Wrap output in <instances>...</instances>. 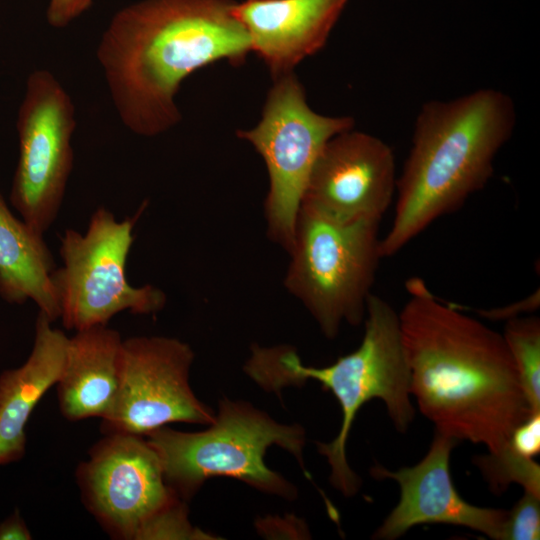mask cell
I'll list each match as a JSON object with an SVG mask.
<instances>
[{"label":"cell","instance_id":"obj_1","mask_svg":"<svg viewBox=\"0 0 540 540\" xmlns=\"http://www.w3.org/2000/svg\"><path fill=\"white\" fill-rule=\"evenodd\" d=\"M406 289L398 315L419 411L457 442L504 453L514 428L535 412L503 335L438 299L418 277Z\"/></svg>","mask_w":540,"mask_h":540},{"label":"cell","instance_id":"obj_2","mask_svg":"<svg viewBox=\"0 0 540 540\" xmlns=\"http://www.w3.org/2000/svg\"><path fill=\"white\" fill-rule=\"evenodd\" d=\"M233 0H139L119 9L96 55L115 109L132 133L153 137L181 120L175 96L193 72L242 64L250 38Z\"/></svg>","mask_w":540,"mask_h":540},{"label":"cell","instance_id":"obj_3","mask_svg":"<svg viewBox=\"0 0 540 540\" xmlns=\"http://www.w3.org/2000/svg\"><path fill=\"white\" fill-rule=\"evenodd\" d=\"M515 123L512 98L496 89L423 105L397 178L394 217L381 238L382 258L397 254L488 183L496 155L512 136Z\"/></svg>","mask_w":540,"mask_h":540},{"label":"cell","instance_id":"obj_4","mask_svg":"<svg viewBox=\"0 0 540 540\" xmlns=\"http://www.w3.org/2000/svg\"><path fill=\"white\" fill-rule=\"evenodd\" d=\"M364 335L359 347L329 366L316 368L301 363L293 348L255 345L246 372L266 390L316 380L332 392L342 411L341 428L329 443L317 442L331 468L330 482L346 497L354 496L360 478L346 459V443L361 407L380 399L398 432H406L415 416L410 374L402 343L398 312L382 297L371 294L364 316Z\"/></svg>","mask_w":540,"mask_h":540},{"label":"cell","instance_id":"obj_5","mask_svg":"<svg viewBox=\"0 0 540 540\" xmlns=\"http://www.w3.org/2000/svg\"><path fill=\"white\" fill-rule=\"evenodd\" d=\"M145 438L160 458L167 484L183 500L193 497L213 476L235 478L260 491L294 499L296 488L264 461L273 444L290 452L311 479L303 461V428L280 424L243 401L220 400L214 421L204 431L163 426Z\"/></svg>","mask_w":540,"mask_h":540},{"label":"cell","instance_id":"obj_6","mask_svg":"<svg viewBox=\"0 0 540 540\" xmlns=\"http://www.w3.org/2000/svg\"><path fill=\"white\" fill-rule=\"evenodd\" d=\"M380 223L333 221L300 206L284 286L327 338L364 320L382 259Z\"/></svg>","mask_w":540,"mask_h":540},{"label":"cell","instance_id":"obj_7","mask_svg":"<svg viewBox=\"0 0 540 540\" xmlns=\"http://www.w3.org/2000/svg\"><path fill=\"white\" fill-rule=\"evenodd\" d=\"M137 217L118 221L105 207L91 215L82 234L66 229L60 238L63 266L52 274L60 319L68 330L107 325L122 312L154 314L166 304L156 286H132L126 276Z\"/></svg>","mask_w":540,"mask_h":540},{"label":"cell","instance_id":"obj_8","mask_svg":"<svg viewBox=\"0 0 540 540\" xmlns=\"http://www.w3.org/2000/svg\"><path fill=\"white\" fill-rule=\"evenodd\" d=\"M349 116H325L313 111L293 72L274 78L259 123L237 136L252 144L269 176L264 204L267 233L290 251L296 220L312 167L327 141L352 129Z\"/></svg>","mask_w":540,"mask_h":540},{"label":"cell","instance_id":"obj_9","mask_svg":"<svg viewBox=\"0 0 540 540\" xmlns=\"http://www.w3.org/2000/svg\"><path fill=\"white\" fill-rule=\"evenodd\" d=\"M75 106L46 69L32 71L18 109L19 155L10 202L21 219L44 234L61 209L73 168Z\"/></svg>","mask_w":540,"mask_h":540},{"label":"cell","instance_id":"obj_10","mask_svg":"<svg viewBox=\"0 0 540 540\" xmlns=\"http://www.w3.org/2000/svg\"><path fill=\"white\" fill-rule=\"evenodd\" d=\"M191 347L176 338L136 336L122 341L117 394L102 418L105 434L147 436L173 422L210 425L213 411L189 384Z\"/></svg>","mask_w":540,"mask_h":540},{"label":"cell","instance_id":"obj_11","mask_svg":"<svg viewBox=\"0 0 540 540\" xmlns=\"http://www.w3.org/2000/svg\"><path fill=\"white\" fill-rule=\"evenodd\" d=\"M76 478L84 505L117 539L137 540L150 521L181 499L144 436L106 434L78 466Z\"/></svg>","mask_w":540,"mask_h":540},{"label":"cell","instance_id":"obj_12","mask_svg":"<svg viewBox=\"0 0 540 540\" xmlns=\"http://www.w3.org/2000/svg\"><path fill=\"white\" fill-rule=\"evenodd\" d=\"M391 147L353 128L330 138L310 172L301 205L338 222L381 221L396 193Z\"/></svg>","mask_w":540,"mask_h":540},{"label":"cell","instance_id":"obj_13","mask_svg":"<svg viewBox=\"0 0 540 540\" xmlns=\"http://www.w3.org/2000/svg\"><path fill=\"white\" fill-rule=\"evenodd\" d=\"M457 444L435 431L424 458L411 467L395 471L381 465L371 468L378 479H392L400 499L373 534L377 540H394L419 524H449L475 530L494 540H505L509 511L472 505L454 487L450 454Z\"/></svg>","mask_w":540,"mask_h":540},{"label":"cell","instance_id":"obj_14","mask_svg":"<svg viewBox=\"0 0 540 540\" xmlns=\"http://www.w3.org/2000/svg\"><path fill=\"white\" fill-rule=\"evenodd\" d=\"M349 0H244L233 14L273 79L320 51Z\"/></svg>","mask_w":540,"mask_h":540},{"label":"cell","instance_id":"obj_15","mask_svg":"<svg viewBox=\"0 0 540 540\" xmlns=\"http://www.w3.org/2000/svg\"><path fill=\"white\" fill-rule=\"evenodd\" d=\"M39 311L31 353L18 368L0 375V465L19 461L26 450L25 427L44 394L58 382L68 337Z\"/></svg>","mask_w":540,"mask_h":540},{"label":"cell","instance_id":"obj_16","mask_svg":"<svg viewBox=\"0 0 540 540\" xmlns=\"http://www.w3.org/2000/svg\"><path fill=\"white\" fill-rule=\"evenodd\" d=\"M122 338L107 325L76 331L69 338L61 376L56 383L59 409L70 421L104 418L119 385Z\"/></svg>","mask_w":540,"mask_h":540},{"label":"cell","instance_id":"obj_17","mask_svg":"<svg viewBox=\"0 0 540 540\" xmlns=\"http://www.w3.org/2000/svg\"><path fill=\"white\" fill-rule=\"evenodd\" d=\"M55 269L44 234L17 218L0 193V296L11 304L32 300L54 322L60 317Z\"/></svg>","mask_w":540,"mask_h":540},{"label":"cell","instance_id":"obj_18","mask_svg":"<svg viewBox=\"0 0 540 540\" xmlns=\"http://www.w3.org/2000/svg\"><path fill=\"white\" fill-rule=\"evenodd\" d=\"M533 412H540V319L519 316L506 321L502 334Z\"/></svg>","mask_w":540,"mask_h":540},{"label":"cell","instance_id":"obj_19","mask_svg":"<svg viewBox=\"0 0 540 540\" xmlns=\"http://www.w3.org/2000/svg\"><path fill=\"white\" fill-rule=\"evenodd\" d=\"M489 488L494 493L504 492L511 483H517L524 491L540 497V466L533 459L515 454L509 447L499 456L491 454L474 458Z\"/></svg>","mask_w":540,"mask_h":540},{"label":"cell","instance_id":"obj_20","mask_svg":"<svg viewBox=\"0 0 540 540\" xmlns=\"http://www.w3.org/2000/svg\"><path fill=\"white\" fill-rule=\"evenodd\" d=\"M540 538V497L524 491L509 511L505 540H538Z\"/></svg>","mask_w":540,"mask_h":540},{"label":"cell","instance_id":"obj_21","mask_svg":"<svg viewBox=\"0 0 540 540\" xmlns=\"http://www.w3.org/2000/svg\"><path fill=\"white\" fill-rule=\"evenodd\" d=\"M508 445L523 458L533 459L540 453V412L532 413L512 431Z\"/></svg>","mask_w":540,"mask_h":540},{"label":"cell","instance_id":"obj_22","mask_svg":"<svg viewBox=\"0 0 540 540\" xmlns=\"http://www.w3.org/2000/svg\"><path fill=\"white\" fill-rule=\"evenodd\" d=\"M93 2L94 0H49L46 20L53 28H65L85 13Z\"/></svg>","mask_w":540,"mask_h":540},{"label":"cell","instance_id":"obj_23","mask_svg":"<svg viewBox=\"0 0 540 540\" xmlns=\"http://www.w3.org/2000/svg\"><path fill=\"white\" fill-rule=\"evenodd\" d=\"M539 305L540 294L539 289H537L535 292L520 301L513 302L500 308L479 310L478 314L491 320L508 321L510 319L522 316L524 313L535 311L539 308Z\"/></svg>","mask_w":540,"mask_h":540},{"label":"cell","instance_id":"obj_24","mask_svg":"<svg viewBox=\"0 0 540 540\" xmlns=\"http://www.w3.org/2000/svg\"><path fill=\"white\" fill-rule=\"evenodd\" d=\"M31 532L18 510L0 523V540H30Z\"/></svg>","mask_w":540,"mask_h":540}]
</instances>
